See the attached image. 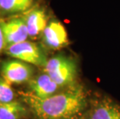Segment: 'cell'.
Returning <instances> with one entry per match:
<instances>
[{
    "mask_svg": "<svg viewBox=\"0 0 120 119\" xmlns=\"http://www.w3.org/2000/svg\"><path fill=\"white\" fill-rule=\"evenodd\" d=\"M20 94L37 119H72L77 118L87 105L85 90L76 84L46 98L37 97L30 92Z\"/></svg>",
    "mask_w": 120,
    "mask_h": 119,
    "instance_id": "6da1fadb",
    "label": "cell"
},
{
    "mask_svg": "<svg viewBox=\"0 0 120 119\" xmlns=\"http://www.w3.org/2000/svg\"><path fill=\"white\" fill-rule=\"evenodd\" d=\"M44 72L60 87H71L75 85L78 67L72 58L64 55H57L48 60L44 67Z\"/></svg>",
    "mask_w": 120,
    "mask_h": 119,
    "instance_id": "7a4b0ae2",
    "label": "cell"
},
{
    "mask_svg": "<svg viewBox=\"0 0 120 119\" xmlns=\"http://www.w3.org/2000/svg\"><path fill=\"white\" fill-rule=\"evenodd\" d=\"M5 51L6 54L15 59L40 67H45L48 61L42 48L27 40L6 47Z\"/></svg>",
    "mask_w": 120,
    "mask_h": 119,
    "instance_id": "3957f363",
    "label": "cell"
},
{
    "mask_svg": "<svg viewBox=\"0 0 120 119\" xmlns=\"http://www.w3.org/2000/svg\"><path fill=\"white\" fill-rule=\"evenodd\" d=\"M1 76L10 84H21L29 82L34 75V68L22 60H6L0 65Z\"/></svg>",
    "mask_w": 120,
    "mask_h": 119,
    "instance_id": "277c9868",
    "label": "cell"
},
{
    "mask_svg": "<svg viewBox=\"0 0 120 119\" xmlns=\"http://www.w3.org/2000/svg\"><path fill=\"white\" fill-rule=\"evenodd\" d=\"M0 26L6 41V48L26 41L29 36L23 16H16L0 19Z\"/></svg>",
    "mask_w": 120,
    "mask_h": 119,
    "instance_id": "5b68a950",
    "label": "cell"
},
{
    "mask_svg": "<svg viewBox=\"0 0 120 119\" xmlns=\"http://www.w3.org/2000/svg\"><path fill=\"white\" fill-rule=\"evenodd\" d=\"M42 36L43 43L50 49L58 50L68 44L67 31L64 26L57 20L48 22Z\"/></svg>",
    "mask_w": 120,
    "mask_h": 119,
    "instance_id": "8992f818",
    "label": "cell"
},
{
    "mask_svg": "<svg viewBox=\"0 0 120 119\" xmlns=\"http://www.w3.org/2000/svg\"><path fill=\"white\" fill-rule=\"evenodd\" d=\"M30 92L40 98H46L58 93L60 87L46 72L34 77L29 81Z\"/></svg>",
    "mask_w": 120,
    "mask_h": 119,
    "instance_id": "52a82bcc",
    "label": "cell"
},
{
    "mask_svg": "<svg viewBox=\"0 0 120 119\" xmlns=\"http://www.w3.org/2000/svg\"><path fill=\"white\" fill-rule=\"evenodd\" d=\"M22 16L26 22L30 37L36 38L43 33L48 23L44 10L40 8H34Z\"/></svg>",
    "mask_w": 120,
    "mask_h": 119,
    "instance_id": "ba28073f",
    "label": "cell"
},
{
    "mask_svg": "<svg viewBox=\"0 0 120 119\" xmlns=\"http://www.w3.org/2000/svg\"><path fill=\"white\" fill-rule=\"evenodd\" d=\"M37 0H0V19L20 16L34 8Z\"/></svg>",
    "mask_w": 120,
    "mask_h": 119,
    "instance_id": "9c48e42d",
    "label": "cell"
},
{
    "mask_svg": "<svg viewBox=\"0 0 120 119\" xmlns=\"http://www.w3.org/2000/svg\"><path fill=\"white\" fill-rule=\"evenodd\" d=\"M90 119H120V107L108 98L98 100L92 105Z\"/></svg>",
    "mask_w": 120,
    "mask_h": 119,
    "instance_id": "30bf717a",
    "label": "cell"
},
{
    "mask_svg": "<svg viewBox=\"0 0 120 119\" xmlns=\"http://www.w3.org/2000/svg\"><path fill=\"white\" fill-rule=\"evenodd\" d=\"M26 115L25 105L18 101L0 104V119H22Z\"/></svg>",
    "mask_w": 120,
    "mask_h": 119,
    "instance_id": "8fae6325",
    "label": "cell"
},
{
    "mask_svg": "<svg viewBox=\"0 0 120 119\" xmlns=\"http://www.w3.org/2000/svg\"><path fill=\"white\" fill-rule=\"evenodd\" d=\"M16 94L11 84L0 75V104H7L16 101Z\"/></svg>",
    "mask_w": 120,
    "mask_h": 119,
    "instance_id": "7c38bea8",
    "label": "cell"
},
{
    "mask_svg": "<svg viewBox=\"0 0 120 119\" xmlns=\"http://www.w3.org/2000/svg\"><path fill=\"white\" fill-rule=\"evenodd\" d=\"M6 50V41H5V37L2 32V27L0 26V54L3 50Z\"/></svg>",
    "mask_w": 120,
    "mask_h": 119,
    "instance_id": "4fadbf2b",
    "label": "cell"
},
{
    "mask_svg": "<svg viewBox=\"0 0 120 119\" xmlns=\"http://www.w3.org/2000/svg\"><path fill=\"white\" fill-rule=\"evenodd\" d=\"M72 119H85V118H72Z\"/></svg>",
    "mask_w": 120,
    "mask_h": 119,
    "instance_id": "5bb4252c",
    "label": "cell"
}]
</instances>
